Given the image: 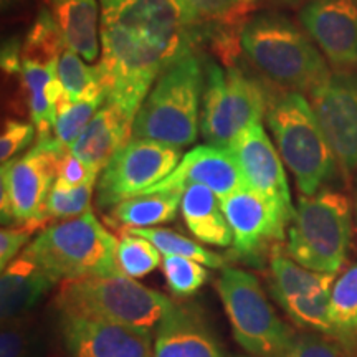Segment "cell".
<instances>
[{"label": "cell", "mask_w": 357, "mask_h": 357, "mask_svg": "<svg viewBox=\"0 0 357 357\" xmlns=\"http://www.w3.org/2000/svg\"><path fill=\"white\" fill-rule=\"evenodd\" d=\"M174 306L166 294L121 273L66 280L55 298L60 316L108 321L146 333L155 331Z\"/></svg>", "instance_id": "7a4b0ae2"}, {"label": "cell", "mask_w": 357, "mask_h": 357, "mask_svg": "<svg viewBox=\"0 0 357 357\" xmlns=\"http://www.w3.org/2000/svg\"><path fill=\"white\" fill-rule=\"evenodd\" d=\"M190 185H205L223 199L243 189L245 182L238 164L229 147L197 146L182 155L177 167L166 178L149 187L142 194L181 192Z\"/></svg>", "instance_id": "ac0fdd59"}, {"label": "cell", "mask_w": 357, "mask_h": 357, "mask_svg": "<svg viewBox=\"0 0 357 357\" xmlns=\"http://www.w3.org/2000/svg\"><path fill=\"white\" fill-rule=\"evenodd\" d=\"M96 182H86L79 187H63L53 184L47 200V220H68L91 211L93 190Z\"/></svg>", "instance_id": "836d02e7"}, {"label": "cell", "mask_w": 357, "mask_h": 357, "mask_svg": "<svg viewBox=\"0 0 357 357\" xmlns=\"http://www.w3.org/2000/svg\"><path fill=\"white\" fill-rule=\"evenodd\" d=\"M66 47L83 60L96 61L100 56V15L96 0H48Z\"/></svg>", "instance_id": "cb8c5ba5"}, {"label": "cell", "mask_w": 357, "mask_h": 357, "mask_svg": "<svg viewBox=\"0 0 357 357\" xmlns=\"http://www.w3.org/2000/svg\"><path fill=\"white\" fill-rule=\"evenodd\" d=\"M181 215L194 238L213 247H230L234 234L222 211V200L205 185H190L182 194Z\"/></svg>", "instance_id": "603a6c76"}, {"label": "cell", "mask_w": 357, "mask_h": 357, "mask_svg": "<svg viewBox=\"0 0 357 357\" xmlns=\"http://www.w3.org/2000/svg\"><path fill=\"white\" fill-rule=\"evenodd\" d=\"M37 229V225L3 227L0 231V270L7 268L8 263H12L19 257L20 250L30 242L33 231Z\"/></svg>", "instance_id": "74e56055"}, {"label": "cell", "mask_w": 357, "mask_h": 357, "mask_svg": "<svg viewBox=\"0 0 357 357\" xmlns=\"http://www.w3.org/2000/svg\"><path fill=\"white\" fill-rule=\"evenodd\" d=\"M245 187L294 212L281 155L261 123L252 124L230 144Z\"/></svg>", "instance_id": "e0dca14e"}, {"label": "cell", "mask_w": 357, "mask_h": 357, "mask_svg": "<svg viewBox=\"0 0 357 357\" xmlns=\"http://www.w3.org/2000/svg\"><path fill=\"white\" fill-rule=\"evenodd\" d=\"M258 0H181L190 19L197 24L234 25L243 20Z\"/></svg>", "instance_id": "1f68e13d"}, {"label": "cell", "mask_w": 357, "mask_h": 357, "mask_svg": "<svg viewBox=\"0 0 357 357\" xmlns=\"http://www.w3.org/2000/svg\"><path fill=\"white\" fill-rule=\"evenodd\" d=\"M182 155L178 147L149 139H132L124 144L106 164L96 182V204L102 211L166 178Z\"/></svg>", "instance_id": "8fae6325"}, {"label": "cell", "mask_w": 357, "mask_h": 357, "mask_svg": "<svg viewBox=\"0 0 357 357\" xmlns=\"http://www.w3.org/2000/svg\"><path fill=\"white\" fill-rule=\"evenodd\" d=\"M126 231L132 235L142 236V238H147L164 257L172 255L190 258V260L202 263L204 266L213 268V270H223V268H227L225 257L211 252V250L202 247L200 243L194 242V240L187 238V236L177 234L174 230L153 227V229H128Z\"/></svg>", "instance_id": "83f0119b"}, {"label": "cell", "mask_w": 357, "mask_h": 357, "mask_svg": "<svg viewBox=\"0 0 357 357\" xmlns=\"http://www.w3.org/2000/svg\"><path fill=\"white\" fill-rule=\"evenodd\" d=\"M38 337L25 318L2 323L0 357H37Z\"/></svg>", "instance_id": "e575fe53"}, {"label": "cell", "mask_w": 357, "mask_h": 357, "mask_svg": "<svg viewBox=\"0 0 357 357\" xmlns=\"http://www.w3.org/2000/svg\"><path fill=\"white\" fill-rule=\"evenodd\" d=\"M301 24L324 56L337 68L357 66V0H310Z\"/></svg>", "instance_id": "2e32d148"}, {"label": "cell", "mask_w": 357, "mask_h": 357, "mask_svg": "<svg viewBox=\"0 0 357 357\" xmlns=\"http://www.w3.org/2000/svg\"><path fill=\"white\" fill-rule=\"evenodd\" d=\"M354 215H356V225H357V187H356V194H354Z\"/></svg>", "instance_id": "60d3db41"}, {"label": "cell", "mask_w": 357, "mask_h": 357, "mask_svg": "<svg viewBox=\"0 0 357 357\" xmlns=\"http://www.w3.org/2000/svg\"><path fill=\"white\" fill-rule=\"evenodd\" d=\"M328 319L334 339L349 346L357 341V263L334 281Z\"/></svg>", "instance_id": "4316f807"}, {"label": "cell", "mask_w": 357, "mask_h": 357, "mask_svg": "<svg viewBox=\"0 0 357 357\" xmlns=\"http://www.w3.org/2000/svg\"><path fill=\"white\" fill-rule=\"evenodd\" d=\"M68 357H153V334L108 321L61 316Z\"/></svg>", "instance_id": "9a60e30c"}, {"label": "cell", "mask_w": 357, "mask_h": 357, "mask_svg": "<svg viewBox=\"0 0 357 357\" xmlns=\"http://www.w3.org/2000/svg\"><path fill=\"white\" fill-rule=\"evenodd\" d=\"M56 60L38 61L24 58L22 61V79L29 98V109L32 124L37 128L38 137L48 136L55 126L56 111L63 98V86L58 78Z\"/></svg>", "instance_id": "7402d4cb"}, {"label": "cell", "mask_w": 357, "mask_h": 357, "mask_svg": "<svg viewBox=\"0 0 357 357\" xmlns=\"http://www.w3.org/2000/svg\"><path fill=\"white\" fill-rule=\"evenodd\" d=\"M153 357H225L197 305H176L154 331Z\"/></svg>", "instance_id": "d6986e66"}, {"label": "cell", "mask_w": 357, "mask_h": 357, "mask_svg": "<svg viewBox=\"0 0 357 357\" xmlns=\"http://www.w3.org/2000/svg\"><path fill=\"white\" fill-rule=\"evenodd\" d=\"M205 68L194 53L169 66L142 101L132 123V139L184 147L200 131V98Z\"/></svg>", "instance_id": "3957f363"}, {"label": "cell", "mask_w": 357, "mask_h": 357, "mask_svg": "<svg viewBox=\"0 0 357 357\" xmlns=\"http://www.w3.org/2000/svg\"><path fill=\"white\" fill-rule=\"evenodd\" d=\"M65 48L68 47H66L63 35L60 32V26L56 25L52 10L48 8L42 10L38 13L32 30L26 35L22 55L30 60L52 61L56 60Z\"/></svg>", "instance_id": "4dcf8cb0"}, {"label": "cell", "mask_w": 357, "mask_h": 357, "mask_svg": "<svg viewBox=\"0 0 357 357\" xmlns=\"http://www.w3.org/2000/svg\"><path fill=\"white\" fill-rule=\"evenodd\" d=\"M22 61H24V55H22L20 45L15 42L7 43V47H3L2 50L3 71H7V73H20Z\"/></svg>", "instance_id": "ab89813d"}, {"label": "cell", "mask_w": 357, "mask_h": 357, "mask_svg": "<svg viewBox=\"0 0 357 357\" xmlns=\"http://www.w3.org/2000/svg\"><path fill=\"white\" fill-rule=\"evenodd\" d=\"M266 91L236 66L205 68L200 134L211 146L230 147L252 124L261 123L268 109Z\"/></svg>", "instance_id": "9c48e42d"}, {"label": "cell", "mask_w": 357, "mask_h": 357, "mask_svg": "<svg viewBox=\"0 0 357 357\" xmlns=\"http://www.w3.org/2000/svg\"><path fill=\"white\" fill-rule=\"evenodd\" d=\"M336 275L319 273L298 265L287 253L273 248L270 257L271 296L283 307L293 323L306 329L333 336L328 319V307Z\"/></svg>", "instance_id": "7c38bea8"}, {"label": "cell", "mask_w": 357, "mask_h": 357, "mask_svg": "<svg viewBox=\"0 0 357 357\" xmlns=\"http://www.w3.org/2000/svg\"><path fill=\"white\" fill-rule=\"evenodd\" d=\"M238 357H245V356H238ZM247 357H252V356H247Z\"/></svg>", "instance_id": "7bdbcfd3"}, {"label": "cell", "mask_w": 357, "mask_h": 357, "mask_svg": "<svg viewBox=\"0 0 357 357\" xmlns=\"http://www.w3.org/2000/svg\"><path fill=\"white\" fill-rule=\"evenodd\" d=\"M311 93V106L342 167L357 171V73L329 75Z\"/></svg>", "instance_id": "5bb4252c"}, {"label": "cell", "mask_w": 357, "mask_h": 357, "mask_svg": "<svg viewBox=\"0 0 357 357\" xmlns=\"http://www.w3.org/2000/svg\"><path fill=\"white\" fill-rule=\"evenodd\" d=\"M105 102L106 98L89 101H70L65 96L61 98L53 126V137L58 144L63 149H70Z\"/></svg>", "instance_id": "f546056e"}, {"label": "cell", "mask_w": 357, "mask_h": 357, "mask_svg": "<svg viewBox=\"0 0 357 357\" xmlns=\"http://www.w3.org/2000/svg\"><path fill=\"white\" fill-rule=\"evenodd\" d=\"M58 78L63 96L70 101H89L106 98L105 77L100 65H86L77 52L65 48L58 56Z\"/></svg>", "instance_id": "484cf974"}, {"label": "cell", "mask_w": 357, "mask_h": 357, "mask_svg": "<svg viewBox=\"0 0 357 357\" xmlns=\"http://www.w3.org/2000/svg\"><path fill=\"white\" fill-rule=\"evenodd\" d=\"M160 252L142 236L126 231L116 248V270L128 278H144L160 266Z\"/></svg>", "instance_id": "f1b7e54d"}, {"label": "cell", "mask_w": 357, "mask_h": 357, "mask_svg": "<svg viewBox=\"0 0 357 357\" xmlns=\"http://www.w3.org/2000/svg\"><path fill=\"white\" fill-rule=\"evenodd\" d=\"M164 278L172 296L190 298L207 283L208 271L202 263L184 257L166 255L160 263Z\"/></svg>", "instance_id": "d6a6232c"}, {"label": "cell", "mask_w": 357, "mask_h": 357, "mask_svg": "<svg viewBox=\"0 0 357 357\" xmlns=\"http://www.w3.org/2000/svg\"><path fill=\"white\" fill-rule=\"evenodd\" d=\"M66 151L53 137L40 136L29 153L2 164L0 211L3 225H37L47 220L45 208Z\"/></svg>", "instance_id": "30bf717a"}, {"label": "cell", "mask_w": 357, "mask_h": 357, "mask_svg": "<svg viewBox=\"0 0 357 357\" xmlns=\"http://www.w3.org/2000/svg\"><path fill=\"white\" fill-rule=\"evenodd\" d=\"M106 102L136 118L151 86L192 53L195 22L181 0H100Z\"/></svg>", "instance_id": "6da1fadb"}, {"label": "cell", "mask_w": 357, "mask_h": 357, "mask_svg": "<svg viewBox=\"0 0 357 357\" xmlns=\"http://www.w3.org/2000/svg\"><path fill=\"white\" fill-rule=\"evenodd\" d=\"M96 174H93L71 151L61 155L58 164L55 184L63 187H79L86 182H98Z\"/></svg>", "instance_id": "f35d334b"}, {"label": "cell", "mask_w": 357, "mask_h": 357, "mask_svg": "<svg viewBox=\"0 0 357 357\" xmlns=\"http://www.w3.org/2000/svg\"><path fill=\"white\" fill-rule=\"evenodd\" d=\"M35 136H38V132L33 124L22 121H7L3 124L2 136H0V160H2V164L15 159L17 154L32 144Z\"/></svg>", "instance_id": "d590c367"}, {"label": "cell", "mask_w": 357, "mask_h": 357, "mask_svg": "<svg viewBox=\"0 0 357 357\" xmlns=\"http://www.w3.org/2000/svg\"><path fill=\"white\" fill-rule=\"evenodd\" d=\"M351 235V200L337 190L321 189L298 202L284 253L307 270L336 275L346 261Z\"/></svg>", "instance_id": "52a82bcc"}, {"label": "cell", "mask_w": 357, "mask_h": 357, "mask_svg": "<svg viewBox=\"0 0 357 357\" xmlns=\"http://www.w3.org/2000/svg\"><path fill=\"white\" fill-rule=\"evenodd\" d=\"M220 200L234 234L231 255L260 266L266 250L284 240V229L291 223L294 212L247 187Z\"/></svg>", "instance_id": "4fadbf2b"}, {"label": "cell", "mask_w": 357, "mask_h": 357, "mask_svg": "<svg viewBox=\"0 0 357 357\" xmlns=\"http://www.w3.org/2000/svg\"><path fill=\"white\" fill-rule=\"evenodd\" d=\"M280 357H347L341 346L316 334L296 336Z\"/></svg>", "instance_id": "8d00e7d4"}, {"label": "cell", "mask_w": 357, "mask_h": 357, "mask_svg": "<svg viewBox=\"0 0 357 357\" xmlns=\"http://www.w3.org/2000/svg\"><path fill=\"white\" fill-rule=\"evenodd\" d=\"M240 47L268 79L291 91H312L331 75L310 38L281 17L258 15L247 22Z\"/></svg>", "instance_id": "277c9868"}, {"label": "cell", "mask_w": 357, "mask_h": 357, "mask_svg": "<svg viewBox=\"0 0 357 357\" xmlns=\"http://www.w3.org/2000/svg\"><path fill=\"white\" fill-rule=\"evenodd\" d=\"M266 121L298 189L314 195L334 176L337 159L310 101L300 91L281 93L268 102Z\"/></svg>", "instance_id": "5b68a950"}, {"label": "cell", "mask_w": 357, "mask_h": 357, "mask_svg": "<svg viewBox=\"0 0 357 357\" xmlns=\"http://www.w3.org/2000/svg\"><path fill=\"white\" fill-rule=\"evenodd\" d=\"M181 192L139 194L111 208V218L124 229H153L172 222L181 207Z\"/></svg>", "instance_id": "d4e9b609"}, {"label": "cell", "mask_w": 357, "mask_h": 357, "mask_svg": "<svg viewBox=\"0 0 357 357\" xmlns=\"http://www.w3.org/2000/svg\"><path fill=\"white\" fill-rule=\"evenodd\" d=\"M132 123L134 119L126 113L105 102L70 151L89 171L100 176L113 155L131 141Z\"/></svg>", "instance_id": "ffe728a7"}, {"label": "cell", "mask_w": 357, "mask_h": 357, "mask_svg": "<svg viewBox=\"0 0 357 357\" xmlns=\"http://www.w3.org/2000/svg\"><path fill=\"white\" fill-rule=\"evenodd\" d=\"M56 283L50 273L22 252L3 268L0 276L2 323L25 318Z\"/></svg>", "instance_id": "44dd1931"}, {"label": "cell", "mask_w": 357, "mask_h": 357, "mask_svg": "<svg viewBox=\"0 0 357 357\" xmlns=\"http://www.w3.org/2000/svg\"><path fill=\"white\" fill-rule=\"evenodd\" d=\"M118 240L91 211L45 227L24 253L56 281L113 275Z\"/></svg>", "instance_id": "8992f818"}, {"label": "cell", "mask_w": 357, "mask_h": 357, "mask_svg": "<svg viewBox=\"0 0 357 357\" xmlns=\"http://www.w3.org/2000/svg\"><path fill=\"white\" fill-rule=\"evenodd\" d=\"M215 288L235 341L252 357H280L296 334L280 319L255 275L223 268Z\"/></svg>", "instance_id": "ba28073f"}, {"label": "cell", "mask_w": 357, "mask_h": 357, "mask_svg": "<svg viewBox=\"0 0 357 357\" xmlns=\"http://www.w3.org/2000/svg\"><path fill=\"white\" fill-rule=\"evenodd\" d=\"M10 2H12V0H2L3 6H8V3H10Z\"/></svg>", "instance_id": "b9f144b4"}]
</instances>
